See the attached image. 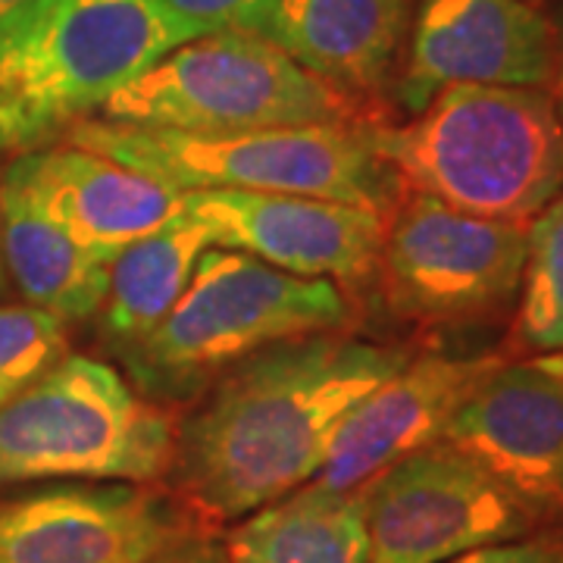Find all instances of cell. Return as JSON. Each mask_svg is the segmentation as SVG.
I'll return each mask as SVG.
<instances>
[{
    "label": "cell",
    "mask_w": 563,
    "mask_h": 563,
    "mask_svg": "<svg viewBox=\"0 0 563 563\" xmlns=\"http://www.w3.org/2000/svg\"><path fill=\"white\" fill-rule=\"evenodd\" d=\"M232 563H366L369 532L361 492H335L307 483L229 532Z\"/></svg>",
    "instance_id": "18"
},
{
    "label": "cell",
    "mask_w": 563,
    "mask_h": 563,
    "mask_svg": "<svg viewBox=\"0 0 563 563\" xmlns=\"http://www.w3.org/2000/svg\"><path fill=\"white\" fill-rule=\"evenodd\" d=\"M63 141L179 191L303 195L391 213L404 188L395 169L373 151L363 122L185 135L169 129L85 120L73 125Z\"/></svg>",
    "instance_id": "4"
},
{
    "label": "cell",
    "mask_w": 563,
    "mask_h": 563,
    "mask_svg": "<svg viewBox=\"0 0 563 563\" xmlns=\"http://www.w3.org/2000/svg\"><path fill=\"white\" fill-rule=\"evenodd\" d=\"M101 120L185 135L357 122V101L244 29L191 38L101 107Z\"/></svg>",
    "instance_id": "7"
},
{
    "label": "cell",
    "mask_w": 563,
    "mask_h": 563,
    "mask_svg": "<svg viewBox=\"0 0 563 563\" xmlns=\"http://www.w3.org/2000/svg\"><path fill=\"white\" fill-rule=\"evenodd\" d=\"M25 0H0V16H7V13H13L16 7H22Z\"/></svg>",
    "instance_id": "27"
},
{
    "label": "cell",
    "mask_w": 563,
    "mask_h": 563,
    "mask_svg": "<svg viewBox=\"0 0 563 563\" xmlns=\"http://www.w3.org/2000/svg\"><path fill=\"white\" fill-rule=\"evenodd\" d=\"M517 332L539 354L563 351V191L526 225Z\"/></svg>",
    "instance_id": "20"
},
{
    "label": "cell",
    "mask_w": 563,
    "mask_h": 563,
    "mask_svg": "<svg viewBox=\"0 0 563 563\" xmlns=\"http://www.w3.org/2000/svg\"><path fill=\"white\" fill-rule=\"evenodd\" d=\"M161 563H185V558H179V554H173V558H166V561Z\"/></svg>",
    "instance_id": "28"
},
{
    "label": "cell",
    "mask_w": 563,
    "mask_h": 563,
    "mask_svg": "<svg viewBox=\"0 0 563 563\" xmlns=\"http://www.w3.org/2000/svg\"><path fill=\"white\" fill-rule=\"evenodd\" d=\"M10 291V276H7V263H3V244H0V298Z\"/></svg>",
    "instance_id": "26"
},
{
    "label": "cell",
    "mask_w": 563,
    "mask_h": 563,
    "mask_svg": "<svg viewBox=\"0 0 563 563\" xmlns=\"http://www.w3.org/2000/svg\"><path fill=\"white\" fill-rule=\"evenodd\" d=\"M344 322L347 301L335 282L288 276L244 251L207 247L169 317L120 357L144 395L185 401L269 344Z\"/></svg>",
    "instance_id": "5"
},
{
    "label": "cell",
    "mask_w": 563,
    "mask_h": 563,
    "mask_svg": "<svg viewBox=\"0 0 563 563\" xmlns=\"http://www.w3.org/2000/svg\"><path fill=\"white\" fill-rule=\"evenodd\" d=\"M185 563H232V561H229L225 554H220V551H210V548H207V551H198V554H188Z\"/></svg>",
    "instance_id": "25"
},
{
    "label": "cell",
    "mask_w": 563,
    "mask_h": 563,
    "mask_svg": "<svg viewBox=\"0 0 563 563\" xmlns=\"http://www.w3.org/2000/svg\"><path fill=\"white\" fill-rule=\"evenodd\" d=\"M410 357L329 329L232 363L176 429L169 473L185 504L222 523L313 483L344 417Z\"/></svg>",
    "instance_id": "1"
},
{
    "label": "cell",
    "mask_w": 563,
    "mask_h": 563,
    "mask_svg": "<svg viewBox=\"0 0 563 563\" xmlns=\"http://www.w3.org/2000/svg\"><path fill=\"white\" fill-rule=\"evenodd\" d=\"M207 247H213L210 232L185 210L163 229L129 244L107 266L101 320L117 354L169 317Z\"/></svg>",
    "instance_id": "19"
},
{
    "label": "cell",
    "mask_w": 563,
    "mask_h": 563,
    "mask_svg": "<svg viewBox=\"0 0 563 563\" xmlns=\"http://www.w3.org/2000/svg\"><path fill=\"white\" fill-rule=\"evenodd\" d=\"M523 498L563 520V351L498 363L442 435Z\"/></svg>",
    "instance_id": "13"
},
{
    "label": "cell",
    "mask_w": 563,
    "mask_h": 563,
    "mask_svg": "<svg viewBox=\"0 0 563 563\" xmlns=\"http://www.w3.org/2000/svg\"><path fill=\"white\" fill-rule=\"evenodd\" d=\"M176 426L122 373L63 354L0 407V488L41 479L147 485L173 470Z\"/></svg>",
    "instance_id": "6"
},
{
    "label": "cell",
    "mask_w": 563,
    "mask_h": 563,
    "mask_svg": "<svg viewBox=\"0 0 563 563\" xmlns=\"http://www.w3.org/2000/svg\"><path fill=\"white\" fill-rule=\"evenodd\" d=\"M0 244L10 285L60 322L101 313L107 266L81 247L13 176H0Z\"/></svg>",
    "instance_id": "17"
},
{
    "label": "cell",
    "mask_w": 563,
    "mask_h": 563,
    "mask_svg": "<svg viewBox=\"0 0 563 563\" xmlns=\"http://www.w3.org/2000/svg\"><path fill=\"white\" fill-rule=\"evenodd\" d=\"M554 25L526 0H420L398 101L426 110L454 85L551 88Z\"/></svg>",
    "instance_id": "11"
},
{
    "label": "cell",
    "mask_w": 563,
    "mask_h": 563,
    "mask_svg": "<svg viewBox=\"0 0 563 563\" xmlns=\"http://www.w3.org/2000/svg\"><path fill=\"white\" fill-rule=\"evenodd\" d=\"M385 225L383 288L407 320L457 322L520 295L529 222L488 220L410 195Z\"/></svg>",
    "instance_id": "9"
},
{
    "label": "cell",
    "mask_w": 563,
    "mask_h": 563,
    "mask_svg": "<svg viewBox=\"0 0 563 563\" xmlns=\"http://www.w3.org/2000/svg\"><path fill=\"white\" fill-rule=\"evenodd\" d=\"M401 185L454 210L529 222L563 191V122L548 88L454 85L404 125H366Z\"/></svg>",
    "instance_id": "3"
},
{
    "label": "cell",
    "mask_w": 563,
    "mask_h": 563,
    "mask_svg": "<svg viewBox=\"0 0 563 563\" xmlns=\"http://www.w3.org/2000/svg\"><path fill=\"white\" fill-rule=\"evenodd\" d=\"M3 173L103 266L185 213V191L66 141L13 157Z\"/></svg>",
    "instance_id": "15"
},
{
    "label": "cell",
    "mask_w": 563,
    "mask_h": 563,
    "mask_svg": "<svg viewBox=\"0 0 563 563\" xmlns=\"http://www.w3.org/2000/svg\"><path fill=\"white\" fill-rule=\"evenodd\" d=\"M185 523L135 483L54 485L0 504V563H161Z\"/></svg>",
    "instance_id": "12"
},
{
    "label": "cell",
    "mask_w": 563,
    "mask_h": 563,
    "mask_svg": "<svg viewBox=\"0 0 563 563\" xmlns=\"http://www.w3.org/2000/svg\"><path fill=\"white\" fill-rule=\"evenodd\" d=\"M561 548V539H544V536H529L517 542L485 544L476 551H466L461 558H451L444 563H551Z\"/></svg>",
    "instance_id": "23"
},
{
    "label": "cell",
    "mask_w": 563,
    "mask_h": 563,
    "mask_svg": "<svg viewBox=\"0 0 563 563\" xmlns=\"http://www.w3.org/2000/svg\"><path fill=\"white\" fill-rule=\"evenodd\" d=\"M201 35L163 0H25L0 16V154L60 144L120 88Z\"/></svg>",
    "instance_id": "2"
},
{
    "label": "cell",
    "mask_w": 563,
    "mask_h": 563,
    "mask_svg": "<svg viewBox=\"0 0 563 563\" xmlns=\"http://www.w3.org/2000/svg\"><path fill=\"white\" fill-rule=\"evenodd\" d=\"M366 563H444L485 544L529 539L542 517L451 442L426 444L357 488Z\"/></svg>",
    "instance_id": "8"
},
{
    "label": "cell",
    "mask_w": 563,
    "mask_h": 563,
    "mask_svg": "<svg viewBox=\"0 0 563 563\" xmlns=\"http://www.w3.org/2000/svg\"><path fill=\"white\" fill-rule=\"evenodd\" d=\"M407 25L410 0H266L242 29L354 95L385 85Z\"/></svg>",
    "instance_id": "16"
},
{
    "label": "cell",
    "mask_w": 563,
    "mask_h": 563,
    "mask_svg": "<svg viewBox=\"0 0 563 563\" xmlns=\"http://www.w3.org/2000/svg\"><path fill=\"white\" fill-rule=\"evenodd\" d=\"M554 25V22H551ZM551 98H554V107H558V117L563 122V13L558 25H554V79H551Z\"/></svg>",
    "instance_id": "24"
},
{
    "label": "cell",
    "mask_w": 563,
    "mask_h": 563,
    "mask_svg": "<svg viewBox=\"0 0 563 563\" xmlns=\"http://www.w3.org/2000/svg\"><path fill=\"white\" fill-rule=\"evenodd\" d=\"M163 3L169 7V13L210 35L220 29H242L266 0H163Z\"/></svg>",
    "instance_id": "22"
},
{
    "label": "cell",
    "mask_w": 563,
    "mask_h": 563,
    "mask_svg": "<svg viewBox=\"0 0 563 563\" xmlns=\"http://www.w3.org/2000/svg\"><path fill=\"white\" fill-rule=\"evenodd\" d=\"M66 347V322L29 303H0V407L69 354Z\"/></svg>",
    "instance_id": "21"
},
{
    "label": "cell",
    "mask_w": 563,
    "mask_h": 563,
    "mask_svg": "<svg viewBox=\"0 0 563 563\" xmlns=\"http://www.w3.org/2000/svg\"><path fill=\"white\" fill-rule=\"evenodd\" d=\"M213 247L244 251L288 276L361 282L379 269L388 213L266 191H185Z\"/></svg>",
    "instance_id": "10"
},
{
    "label": "cell",
    "mask_w": 563,
    "mask_h": 563,
    "mask_svg": "<svg viewBox=\"0 0 563 563\" xmlns=\"http://www.w3.org/2000/svg\"><path fill=\"white\" fill-rule=\"evenodd\" d=\"M551 563H563V542H561V548H558V554H554V561Z\"/></svg>",
    "instance_id": "29"
},
{
    "label": "cell",
    "mask_w": 563,
    "mask_h": 563,
    "mask_svg": "<svg viewBox=\"0 0 563 563\" xmlns=\"http://www.w3.org/2000/svg\"><path fill=\"white\" fill-rule=\"evenodd\" d=\"M526 3H536V7H539V3H544V0H526Z\"/></svg>",
    "instance_id": "30"
},
{
    "label": "cell",
    "mask_w": 563,
    "mask_h": 563,
    "mask_svg": "<svg viewBox=\"0 0 563 563\" xmlns=\"http://www.w3.org/2000/svg\"><path fill=\"white\" fill-rule=\"evenodd\" d=\"M498 363L492 354L410 357L344 417L313 483L357 492L407 454L439 442L457 407Z\"/></svg>",
    "instance_id": "14"
}]
</instances>
